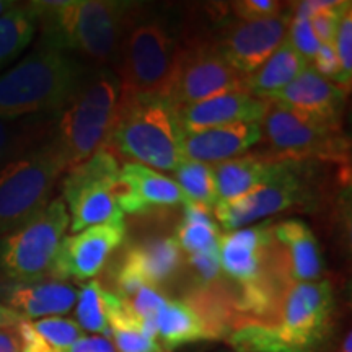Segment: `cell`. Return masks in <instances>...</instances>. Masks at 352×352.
Masks as SVG:
<instances>
[{"label": "cell", "instance_id": "cell-6", "mask_svg": "<svg viewBox=\"0 0 352 352\" xmlns=\"http://www.w3.org/2000/svg\"><path fill=\"white\" fill-rule=\"evenodd\" d=\"M63 173L65 168L50 140L0 166V236L16 230L50 204Z\"/></svg>", "mask_w": 352, "mask_h": 352}, {"label": "cell", "instance_id": "cell-43", "mask_svg": "<svg viewBox=\"0 0 352 352\" xmlns=\"http://www.w3.org/2000/svg\"><path fill=\"white\" fill-rule=\"evenodd\" d=\"M21 321H25V320L21 318L16 311H13L12 308H8L0 303V329L16 328Z\"/></svg>", "mask_w": 352, "mask_h": 352}, {"label": "cell", "instance_id": "cell-34", "mask_svg": "<svg viewBox=\"0 0 352 352\" xmlns=\"http://www.w3.org/2000/svg\"><path fill=\"white\" fill-rule=\"evenodd\" d=\"M184 263L189 266V271H191V274L195 276L197 284H199V289L214 287L220 280V276H222L219 261V248L202 253L186 254Z\"/></svg>", "mask_w": 352, "mask_h": 352}, {"label": "cell", "instance_id": "cell-21", "mask_svg": "<svg viewBox=\"0 0 352 352\" xmlns=\"http://www.w3.org/2000/svg\"><path fill=\"white\" fill-rule=\"evenodd\" d=\"M77 290L64 280L41 279L28 283L0 279V303L25 321L67 314L77 302Z\"/></svg>", "mask_w": 352, "mask_h": 352}, {"label": "cell", "instance_id": "cell-33", "mask_svg": "<svg viewBox=\"0 0 352 352\" xmlns=\"http://www.w3.org/2000/svg\"><path fill=\"white\" fill-rule=\"evenodd\" d=\"M285 39H287L290 46H292L294 50L307 60L308 65H310L320 47V41L315 36L310 20L290 15Z\"/></svg>", "mask_w": 352, "mask_h": 352}, {"label": "cell", "instance_id": "cell-28", "mask_svg": "<svg viewBox=\"0 0 352 352\" xmlns=\"http://www.w3.org/2000/svg\"><path fill=\"white\" fill-rule=\"evenodd\" d=\"M173 173L176 176L175 182L179 184L191 204L214 212L217 204V189H215L212 165L186 158Z\"/></svg>", "mask_w": 352, "mask_h": 352}, {"label": "cell", "instance_id": "cell-35", "mask_svg": "<svg viewBox=\"0 0 352 352\" xmlns=\"http://www.w3.org/2000/svg\"><path fill=\"white\" fill-rule=\"evenodd\" d=\"M346 2H336V0H328V3L315 15H311L310 23L314 28V33L320 44H328L334 46V38H336L338 23H340V16L344 10Z\"/></svg>", "mask_w": 352, "mask_h": 352}, {"label": "cell", "instance_id": "cell-40", "mask_svg": "<svg viewBox=\"0 0 352 352\" xmlns=\"http://www.w3.org/2000/svg\"><path fill=\"white\" fill-rule=\"evenodd\" d=\"M21 340V352H59L43 340V336L33 328L32 321H21L19 324Z\"/></svg>", "mask_w": 352, "mask_h": 352}, {"label": "cell", "instance_id": "cell-27", "mask_svg": "<svg viewBox=\"0 0 352 352\" xmlns=\"http://www.w3.org/2000/svg\"><path fill=\"white\" fill-rule=\"evenodd\" d=\"M36 32L38 20L30 3L16 6L0 16V70L30 46Z\"/></svg>", "mask_w": 352, "mask_h": 352}, {"label": "cell", "instance_id": "cell-44", "mask_svg": "<svg viewBox=\"0 0 352 352\" xmlns=\"http://www.w3.org/2000/svg\"><path fill=\"white\" fill-rule=\"evenodd\" d=\"M19 3L12 2V0H0V16H3L6 13H8L12 8H15Z\"/></svg>", "mask_w": 352, "mask_h": 352}, {"label": "cell", "instance_id": "cell-15", "mask_svg": "<svg viewBox=\"0 0 352 352\" xmlns=\"http://www.w3.org/2000/svg\"><path fill=\"white\" fill-rule=\"evenodd\" d=\"M290 13L270 20H235L223 26L214 44L220 56L241 76H250L266 63L287 34Z\"/></svg>", "mask_w": 352, "mask_h": 352}, {"label": "cell", "instance_id": "cell-11", "mask_svg": "<svg viewBox=\"0 0 352 352\" xmlns=\"http://www.w3.org/2000/svg\"><path fill=\"white\" fill-rule=\"evenodd\" d=\"M307 164L310 162L279 158L270 182L239 199L217 202L212 214L219 227L239 230L307 202Z\"/></svg>", "mask_w": 352, "mask_h": 352}, {"label": "cell", "instance_id": "cell-20", "mask_svg": "<svg viewBox=\"0 0 352 352\" xmlns=\"http://www.w3.org/2000/svg\"><path fill=\"white\" fill-rule=\"evenodd\" d=\"M266 109V100L256 98L248 91L241 90L179 107L176 108V114L183 132L186 134L222 126L261 122Z\"/></svg>", "mask_w": 352, "mask_h": 352}, {"label": "cell", "instance_id": "cell-25", "mask_svg": "<svg viewBox=\"0 0 352 352\" xmlns=\"http://www.w3.org/2000/svg\"><path fill=\"white\" fill-rule=\"evenodd\" d=\"M157 338L164 351L192 342L212 340L208 327L196 310L184 300H166L157 315Z\"/></svg>", "mask_w": 352, "mask_h": 352}, {"label": "cell", "instance_id": "cell-24", "mask_svg": "<svg viewBox=\"0 0 352 352\" xmlns=\"http://www.w3.org/2000/svg\"><path fill=\"white\" fill-rule=\"evenodd\" d=\"M307 67V60L284 39L266 63L245 77V90L256 98L266 100L292 83Z\"/></svg>", "mask_w": 352, "mask_h": 352}, {"label": "cell", "instance_id": "cell-16", "mask_svg": "<svg viewBox=\"0 0 352 352\" xmlns=\"http://www.w3.org/2000/svg\"><path fill=\"white\" fill-rule=\"evenodd\" d=\"M219 261L223 274L240 287L258 283L276 271L270 223H254L220 236Z\"/></svg>", "mask_w": 352, "mask_h": 352}, {"label": "cell", "instance_id": "cell-17", "mask_svg": "<svg viewBox=\"0 0 352 352\" xmlns=\"http://www.w3.org/2000/svg\"><path fill=\"white\" fill-rule=\"evenodd\" d=\"M116 197L124 215H151L162 209L191 204L173 178L139 164L121 166Z\"/></svg>", "mask_w": 352, "mask_h": 352}, {"label": "cell", "instance_id": "cell-30", "mask_svg": "<svg viewBox=\"0 0 352 352\" xmlns=\"http://www.w3.org/2000/svg\"><path fill=\"white\" fill-rule=\"evenodd\" d=\"M107 292L108 289L98 280H90L77 294L76 302V323L82 331L100 333L104 338L109 336L108 316H107Z\"/></svg>", "mask_w": 352, "mask_h": 352}, {"label": "cell", "instance_id": "cell-10", "mask_svg": "<svg viewBox=\"0 0 352 352\" xmlns=\"http://www.w3.org/2000/svg\"><path fill=\"white\" fill-rule=\"evenodd\" d=\"M261 139L270 153L290 160H346L349 145L341 127L311 120L283 104L267 101L261 122Z\"/></svg>", "mask_w": 352, "mask_h": 352}, {"label": "cell", "instance_id": "cell-14", "mask_svg": "<svg viewBox=\"0 0 352 352\" xmlns=\"http://www.w3.org/2000/svg\"><path fill=\"white\" fill-rule=\"evenodd\" d=\"M124 219L111 220L85 230L65 235L56 253L51 279L87 280L94 279L107 266L111 254L124 245Z\"/></svg>", "mask_w": 352, "mask_h": 352}, {"label": "cell", "instance_id": "cell-39", "mask_svg": "<svg viewBox=\"0 0 352 352\" xmlns=\"http://www.w3.org/2000/svg\"><path fill=\"white\" fill-rule=\"evenodd\" d=\"M311 67H314L316 72L320 74L321 77L328 78L338 85L346 88L344 83H342V76H341V65L340 60H338L336 51H334V46H328V44H320L318 52H316L315 59L311 60ZM347 90V88H346Z\"/></svg>", "mask_w": 352, "mask_h": 352}, {"label": "cell", "instance_id": "cell-42", "mask_svg": "<svg viewBox=\"0 0 352 352\" xmlns=\"http://www.w3.org/2000/svg\"><path fill=\"white\" fill-rule=\"evenodd\" d=\"M0 352H21L19 327L0 329Z\"/></svg>", "mask_w": 352, "mask_h": 352}, {"label": "cell", "instance_id": "cell-19", "mask_svg": "<svg viewBox=\"0 0 352 352\" xmlns=\"http://www.w3.org/2000/svg\"><path fill=\"white\" fill-rule=\"evenodd\" d=\"M347 94L349 90L321 77L311 65H308L296 80L267 96L266 101L283 104L323 124L341 127Z\"/></svg>", "mask_w": 352, "mask_h": 352}, {"label": "cell", "instance_id": "cell-32", "mask_svg": "<svg viewBox=\"0 0 352 352\" xmlns=\"http://www.w3.org/2000/svg\"><path fill=\"white\" fill-rule=\"evenodd\" d=\"M334 51L341 65L342 83L349 90L352 78V3L346 2L344 10L338 23L336 38H334Z\"/></svg>", "mask_w": 352, "mask_h": 352}, {"label": "cell", "instance_id": "cell-23", "mask_svg": "<svg viewBox=\"0 0 352 352\" xmlns=\"http://www.w3.org/2000/svg\"><path fill=\"white\" fill-rule=\"evenodd\" d=\"M277 158L272 153H245V155L212 165L217 202L239 199L263 186L274 175Z\"/></svg>", "mask_w": 352, "mask_h": 352}, {"label": "cell", "instance_id": "cell-31", "mask_svg": "<svg viewBox=\"0 0 352 352\" xmlns=\"http://www.w3.org/2000/svg\"><path fill=\"white\" fill-rule=\"evenodd\" d=\"M33 328L41 334L43 340L59 352H69L76 342L83 338L82 328L74 320L63 316H50L34 321Z\"/></svg>", "mask_w": 352, "mask_h": 352}, {"label": "cell", "instance_id": "cell-12", "mask_svg": "<svg viewBox=\"0 0 352 352\" xmlns=\"http://www.w3.org/2000/svg\"><path fill=\"white\" fill-rule=\"evenodd\" d=\"M241 90H245V76L220 56L214 43L195 39L184 43L173 82L165 96L179 108Z\"/></svg>", "mask_w": 352, "mask_h": 352}, {"label": "cell", "instance_id": "cell-41", "mask_svg": "<svg viewBox=\"0 0 352 352\" xmlns=\"http://www.w3.org/2000/svg\"><path fill=\"white\" fill-rule=\"evenodd\" d=\"M69 352H116V347L104 336H83Z\"/></svg>", "mask_w": 352, "mask_h": 352}, {"label": "cell", "instance_id": "cell-26", "mask_svg": "<svg viewBox=\"0 0 352 352\" xmlns=\"http://www.w3.org/2000/svg\"><path fill=\"white\" fill-rule=\"evenodd\" d=\"M220 236L222 233L212 212L195 204L184 206L183 217L173 236L183 254L217 250Z\"/></svg>", "mask_w": 352, "mask_h": 352}, {"label": "cell", "instance_id": "cell-38", "mask_svg": "<svg viewBox=\"0 0 352 352\" xmlns=\"http://www.w3.org/2000/svg\"><path fill=\"white\" fill-rule=\"evenodd\" d=\"M166 300L168 298L162 296L157 289L142 287L134 297L129 298V303L140 320L145 323H155L158 311L164 308Z\"/></svg>", "mask_w": 352, "mask_h": 352}, {"label": "cell", "instance_id": "cell-29", "mask_svg": "<svg viewBox=\"0 0 352 352\" xmlns=\"http://www.w3.org/2000/svg\"><path fill=\"white\" fill-rule=\"evenodd\" d=\"M41 120H0V166L38 147Z\"/></svg>", "mask_w": 352, "mask_h": 352}, {"label": "cell", "instance_id": "cell-18", "mask_svg": "<svg viewBox=\"0 0 352 352\" xmlns=\"http://www.w3.org/2000/svg\"><path fill=\"white\" fill-rule=\"evenodd\" d=\"M277 270L289 284L315 283L323 274V256L315 233L300 219H287L271 227Z\"/></svg>", "mask_w": 352, "mask_h": 352}, {"label": "cell", "instance_id": "cell-9", "mask_svg": "<svg viewBox=\"0 0 352 352\" xmlns=\"http://www.w3.org/2000/svg\"><path fill=\"white\" fill-rule=\"evenodd\" d=\"M334 310V290L328 280L290 284L272 328L287 352H320L333 331Z\"/></svg>", "mask_w": 352, "mask_h": 352}, {"label": "cell", "instance_id": "cell-36", "mask_svg": "<svg viewBox=\"0 0 352 352\" xmlns=\"http://www.w3.org/2000/svg\"><path fill=\"white\" fill-rule=\"evenodd\" d=\"M236 20L258 21L270 20L283 15L284 3L277 0H236L228 3Z\"/></svg>", "mask_w": 352, "mask_h": 352}, {"label": "cell", "instance_id": "cell-1", "mask_svg": "<svg viewBox=\"0 0 352 352\" xmlns=\"http://www.w3.org/2000/svg\"><path fill=\"white\" fill-rule=\"evenodd\" d=\"M41 33L39 46L77 52L95 65L111 67L134 2L122 0H59L28 2Z\"/></svg>", "mask_w": 352, "mask_h": 352}, {"label": "cell", "instance_id": "cell-2", "mask_svg": "<svg viewBox=\"0 0 352 352\" xmlns=\"http://www.w3.org/2000/svg\"><path fill=\"white\" fill-rule=\"evenodd\" d=\"M183 47L176 26L164 13L134 2L113 63L121 83V95L165 96Z\"/></svg>", "mask_w": 352, "mask_h": 352}, {"label": "cell", "instance_id": "cell-45", "mask_svg": "<svg viewBox=\"0 0 352 352\" xmlns=\"http://www.w3.org/2000/svg\"><path fill=\"white\" fill-rule=\"evenodd\" d=\"M338 352H352V336H351V333L346 334L344 340H342V342H341L340 351H338Z\"/></svg>", "mask_w": 352, "mask_h": 352}, {"label": "cell", "instance_id": "cell-4", "mask_svg": "<svg viewBox=\"0 0 352 352\" xmlns=\"http://www.w3.org/2000/svg\"><path fill=\"white\" fill-rule=\"evenodd\" d=\"M88 70L72 54L38 44L0 76V120L57 116L77 94Z\"/></svg>", "mask_w": 352, "mask_h": 352}, {"label": "cell", "instance_id": "cell-13", "mask_svg": "<svg viewBox=\"0 0 352 352\" xmlns=\"http://www.w3.org/2000/svg\"><path fill=\"white\" fill-rule=\"evenodd\" d=\"M184 266V254L173 236H145L126 245L113 267L118 297L129 300L142 287L157 289L173 280Z\"/></svg>", "mask_w": 352, "mask_h": 352}, {"label": "cell", "instance_id": "cell-7", "mask_svg": "<svg viewBox=\"0 0 352 352\" xmlns=\"http://www.w3.org/2000/svg\"><path fill=\"white\" fill-rule=\"evenodd\" d=\"M69 226L67 208L63 197H56L23 226L0 236V279H51L56 253Z\"/></svg>", "mask_w": 352, "mask_h": 352}, {"label": "cell", "instance_id": "cell-22", "mask_svg": "<svg viewBox=\"0 0 352 352\" xmlns=\"http://www.w3.org/2000/svg\"><path fill=\"white\" fill-rule=\"evenodd\" d=\"M261 140V124H232L184 134V157L206 165H217L250 152Z\"/></svg>", "mask_w": 352, "mask_h": 352}, {"label": "cell", "instance_id": "cell-5", "mask_svg": "<svg viewBox=\"0 0 352 352\" xmlns=\"http://www.w3.org/2000/svg\"><path fill=\"white\" fill-rule=\"evenodd\" d=\"M121 96V83L111 67H90L70 103L56 116L47 138L65 171L104 148Z\"/></svg>", "mask_w": 352, "mask_h": 352}, {"label": "cell", "instance_id": "cell-37", "mask_svg": "<svg viewBox=\"0 0 352 352\" xmlns=\"http://www.w3.org/2000/svg\"><path fill=\"white\" fill-rule=\"evenodd\" d=\"M114 338L116 352H165L158 341L144 336L142 329L134 327H116L109 329Z\"/></svg>", "mask_w": 352, "mask_h": 352}, {"label": "cell", "instance_id": "cell-8", "mask_svg": "<svg viewBox=\"0 0 352 352\" xmlns=\"http://www.w3.org/2000/svg\"><path fill=\"white\" fill-rule=\"evenodd\" d=\"M121 165L108 148H100L82 164L67 170L63 179V201L74 233L88 227L124 219L118 206Z\"/></svg>", "mask_w": 352, "mask_h": 352}, {"label": "cell", "instance_id": "cell-3", "mask_svg": "<svg viewBox=\"0 0 352 352\" xmlns=\"http://www.w3.org/2000/svg\"><path fill=\"white\" fill-rule=\"evenodd\" d=\"M104 148L127 164L175 171L186 160L176 107L164 95H121Z\"/></svg>", "mask_w": 352, "mask_h": 352}]
</instances>
